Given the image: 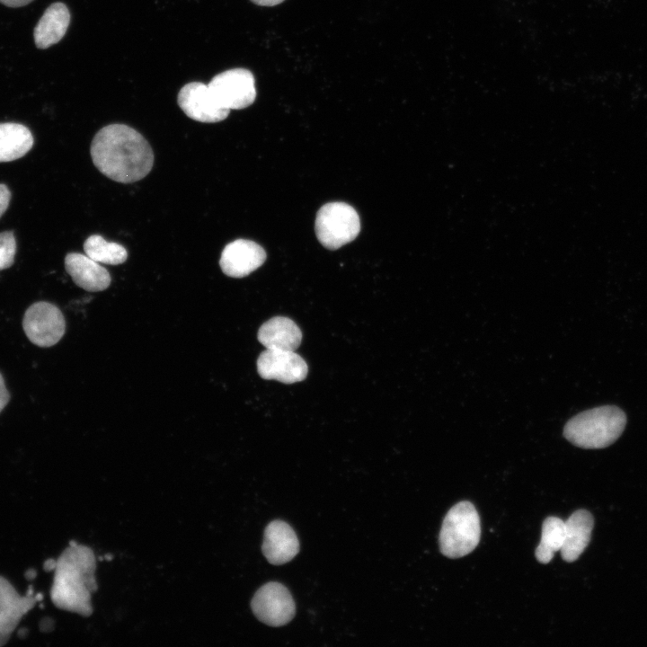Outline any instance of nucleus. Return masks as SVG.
I'll use <instances>...</instances> for the list:
<instances>
[{
    "instance_id": "nucleus-14",
    "label": "nucleus",
    "mask_w": 647,
    "mask_h": 647,
    "mask_svg": "<svg viewBox=\"0 0 647 647\" xmlns=\"http://www.w3.org/2000/svg\"><path fill=\"white\" fill-rule=\"evenodd\" d=\"M65 268L73 281L86 291H102L111 281L108 270L86 254L67 253L65 257Z\"/></svg>"
},
{
    "instance_id": "nucleus-17",
    "label": "nucleus",
    "mask_w": 647,
    "mask_h": 647,
    "mask_svg": "<svg viewBox=\"0 0 647 647\" xmlns=\"http://www.w3.org/2000/svg\"><path fill=\"white\" fill-rule=\"evenodd\" d=\"M70 13L63 3L49 5L34 29V41L39 49H47L58 43L66 32Z\"/></svg>"
},
{
    "instance_id": "nucleus-5",
    "label": "nucleus",
    "mask_w": 647,
    "mask_h": 647,
    "mask_svg": "<svg viewBox=\"0 0 647 647\" xmlns=\"http://www.w3.org/2000/svg\"><path fill=\"white\" fill-rule=\"evenodd\" d=\"M360 230L357 211L344 202L324 205L316 215L315 234L327 249L336 250L354 240Z\"/></svg>"
},
{
    "instance_id": "nucleus-24",
    "label": "nucleus",
    "mask_w": 647,
    "mask_h": 647,
    "mask_svg": "<svg viewBox=\"0 0 647 647\" xmlns=\"http://www.w3.org/2000/svg\"><path fill=\"white\" fill-rule=\"evenodd\" d=\"M33 0H0V3L9 7L24 6Z\"/></svg>"
},
{
    "instance_id": "nucleus-8",
    "label": "nucleus",
    "mask_w": 647,
    "mask_h": 647,
    "mask_svg": "<svg viewBox=\"0 0 647 647\" xmlns=\"http://www.w3.org/2000/svg\"><path fill=\"white\" fill-rule=\"evenodd\" d=\"M251 607L255 616L270 626L288 624L295 616V602L288 589L275 581L261 586L254 594Z\"/></svg>"
},
{
    "instance_id": "nucleus-2",
    "label": "nucleus",
    "mask_w": 647,
    "mask_h": 647,
    "mask_svg": "<svg viewBox=\"0 0 647 647\" xmlns=\"http://www.w3.org/2000/svg\"><path fill=\"white\" fill-rule=\"evenodd\" d=\"M93 571L94 557L91 549L71 542L57 560L50 590L54 605L84 616L90 615V597L95 584Z\"/></svg>"
},
{
    "instance_id": "nucleus-26",
    "label": "nucleus",
    "mask_w": 647,
    "mask_h": 647,
    "mask_svg": "<svg viewBox=\"0 0 647 647\" xmlns=\"http://www.w3.org/2000/svg\"><path fill=\"white\" fill-rule=\"evenodd\" d=\"M56 564H57V560L49 559L44 563V565H43L44 570L47 572L55 570Z\"/></svg>"
},
{
    "instance_id": "nucleus-15",
    "label": "nucleus",
    "mask_w": 647,
    "mask_h": 647,
    "mask_svg": "<svg viewBox=\"0 0 647 647\" xmlns=\"http://www.w3.org/2000/svg\"><path fill=\"white\" fill-rule=\"evenodd\" d=\"M594 518L586 510H578L564 521V540L560 549L562 558L568 563L576 561L590 541Z\"/></svg>"
},
{
    "instance_id": "nucleus-20",
    "label": "nucleus",
    "mask_w": 647,
    "mask_h": 647,
    "mask_svg": "<svg viewBox=\"0 0 647 647\" xmlns=\"http://www.w3.org/2000/svg\"><path fill=\"white\" fill-rule=\"evenodd\" d=\"M85 254L99 263L119 265L126 261L127 250L120 244L107 242L102 235H90L84 244Z\"/></svg>"
},
{
    "instance_id": "nucleus-1",
    "label": "nucleus",
    "mask_w": 647,
    "mask_h": 647,
    "mask_svg": "<svg viewBox=\"0 0 647 647\" xmlns=\"http://www.w3.org/2000/svg\"><path fill=\"white\" fill-rule=\"evenodd\" d=\"M95 167L112 181L131 183L146 177L154 164L147 140L133 128L111 124L101 129L91 144Z\"/></svg>"
},
{
    "instance_id": "nucleus-16",
    "label": "nucleus",
    "mask_w": 647,
    "mask_h": 647,
    "mask_svg": "<svg viewBox=\"0 0 647 647\" xmlns=\"http://www.w3.org/2000/svg\"><path fill=\"white\" fill-rule=\"evenodd\" d=\"M258 341L266 349L295 351L301 343L302 332L291 319L276 316L260 327Z\"/></svg>"
},
{
    "instance_id": "nucleus-22",
    "label": "nucleus",
    "mask_w": 647,
    "mask_h": 647,
    "mask_svg": "<svg viewBox=\"0 0 647 647\" xmlns=\"http://www.w3.org/2000/svg\"><path fill=\"white\" fill-rule=\"evenodd\" d=\"M11 199V192L4 184H0V217L5 212Z\"/></svg>"
},
{
    "instance_id": "nucleus-11",
    "label": "nucleus",
    "mask_w": 647,
    "mask_h": 647,
    "mask_svg": "<svg viewBox=\"0 0 647 647\" xmlns=\"http://www.w3.org/2000/svg\"><path fill=\"white\" fill-rule=\"evenodd\" d=\"M42 599L41 594H33L32 586L25 596H21L14 587L0 576V646L10 639L22 616Z\"/></svg>"
},
{
    "instance_id": "nucleus-7",
    "label": "nucleus",
    "mask_w": 647,
    "mask_h": 647,
    "mask_svg": "<svg viewBox=\"0 0 647 647\" xmlns=\"http://www.w3.org/2000/svg\"><path fill=\"white\" fill-rule=\"evenodd\" d=\"M217 102L227 110H241L256 97L254 77L247 69L234 68L215 75L208 84Z\"/></svg>"
},
{
    "instance_id": "nucleus-9",
    "label": "nucleus",
    "mask_w": 647,
    "mask_h": 647,
    "mask_svg": "<svg viewBox=\"0 0 647 647\" xmlns=\"http://www.w3.org/2000/svg\"><path fill=\"white\" fill-rule=\"evenodd\" d=\"M257 371L264 379L293 384L306 377L308 368L293 350L266 349L257 359Z\"/></svg>"
},
{
    "instance_id": "nucleus-27",
    "label": "nucleus",
    "mask_w": 647,
    "mask_h": 647,
    "mask_svg": "<svg viewBox=\"0 0 647 647\" xmlns=\"http://www.w3.org/2000/svg\"><path fill=\"white\" fill-rule=\"evenodd\" d=\"M24 575L28 581L33 580L36 577V571L33 569H29L26 571Z\"/></svg>"
},
{
    "instance_id": "nucleus-3",
    "label": "nucleus",
    "mask_w": 647,
    "mask_h": 647,
    "mask_svg": "<svg viewBox=\"0 0 647 647\" xmlns=\"http://www.w3.org/2000/svg\"><path fill=\"white\" fill-rule=\"evenodd\" d=\"M625 423V414L618 407H597L569 420L564 426L563 436L579 448H603L620 437Z\"/></svg>"
},
{
    "instance_id": "nucleus-23",
    "label": "nucleus",
    "mask_w": 647,
    "mask_h": 647,
    "mask_svg": "<svg viewBox=\"0 0 647 647\" xmlns=\"http://www.w3.org/2000/svg\"><path fill=\"white\" fill-rule=\"evenodd\" d=\"M10 395L6 389L4 377L0 373V412L9 402Z\"/></svg>"
},
{
    "instance_id": "nucleus-19",
    "label": "nucleus",
    "mask_w": 647,
    "mask_h": 647,
    "mask_svg": "<svg viewBox=\"0 0 647 647\" xmlns=\"http://www.w3.org/2000/svg\"><path fill=\"white\" fill-rule=\"evenodd\" d=\"M564 540V521L557 517L546 518L542 525L541 540L536 549V560L548 563L555 552L560 551Z\"/></svg>"
},
{
    "instance_id": "nucleus-18",
    "label": "nucleus",
    "mask_w": 647,
    "mask_h": 647,
    "mask_svg": "<svg viewBox=\"0 0 647 647\" xmlns=\"http://www.w3.org/2000/svg\"><path fill=\"white\" fill-rule=\"evenodd\" d=\"M32 146L33 137L27 127L12 122L0 123V163L22 157Z\"/></svg>"
},
{
    "instance_id": "nucleus-4",
    "label": "nucleus",
    "mask_w": 647,
    "mask_h": 647,
    "mask_svg": "<svg viewBox=\"0 0 647 647\" xmlns=\"http://www.w3.org/2000/svg\"><path fill=\"white\" fill-rule=\"evenodd\" d=\"M481 523L474 506L466 501L454 505L444 518L439 536V549L448 558L470 554L479 544Z\"/></svg>"
},
{
    "instance_id": "nucleus-13",
    "label": "nucleus",
    "mask_w": 647,
    "mask_h": 647,
    "mask_svg": "<svg viewBox=\"0 0 647 647\" xmlns=\"http://www.w3.org/2000/svg\"><path fill=\"white\" fill-rule=\"evenodd\" d=\"M262 553L274 565L292 560L299 551V542L293 528L282 520H273L265 528Z\"/></svg>"
},
{
    "instance_id": "nucleus-6",
    "label": "nucleus",
    "mask_w": 647,
    "mask_h": 647,
    "mask_svg": "<svg viewBox=\"0 0 647 647\" xmlns=\"http://www.w3.org/2000/svg\"><path fill=\"white\" fill-rule=\"evenodd\" d=\"M22 327L27 338L39 347H51L58 343L66 331V321L54 304L40 301L26 310Z\"/></svg>"
},
{
    "instance_id": "nucleus-10",
    "label": "nucleus",
    "mask_w": 647,
    "mask_h": 647,
    "mask_svg": "<svg viewBox=\"0 0 647 647\" xmlns=\"http://www.w3.org/2000/svg\"><path fill=\"white\" fill-rule=\"evenodd\" d=\"M177 102L189 118L199 122L221 121L230 111L217 102L208 84L199 82L185 84L178 93Z\"/></svg>"
},
{
    "instance_id": "nucleus-12",
    "label": "nucleus",
    "mask_w": 647,
    "mask_h": 647,
    "mask_svg": "<svg viewBox=\"0 0 647 647\" xmlns=\"http://www.w3.org/2000/svg\"><path fill=\"white\" fill-rule=\"evenodd\" d=\"M266 259V253L257 243L237 239L223 249L219 260L222 271L232 278H244L257 270Z\"/></svg>"
},
{
    "instance_id": "nucleus-21",
    "label": "nucleus",
    "mask_w": 647,
    "mask_h": 647,
    "mask_svg": "<svg viewBox=\"0 0 647 647\" xmlns=\"http://www.w3.org/2000/svg\"><path fill=\"white\" fill-rule=\"evenodd\" d=\"M16 253V241L12 231L0 233V270L10 268Z\"/></svg>"
},
{
    "instance_id": "nucleus-25",
    "label": "nucleus",
    "mask_w": 647,
    "mask_h": 647,
    "mask_svg": "<svg viewBox=\"0 0 647 647\" xmlns=\"http://www.w3.org/2000/svg\"><path fill=\"white\" fill-rule=\"evenodd\" d=\"M253 3L262 6H273L282 3L284 0H251Z\"/></svg>"
}]
</instances>
